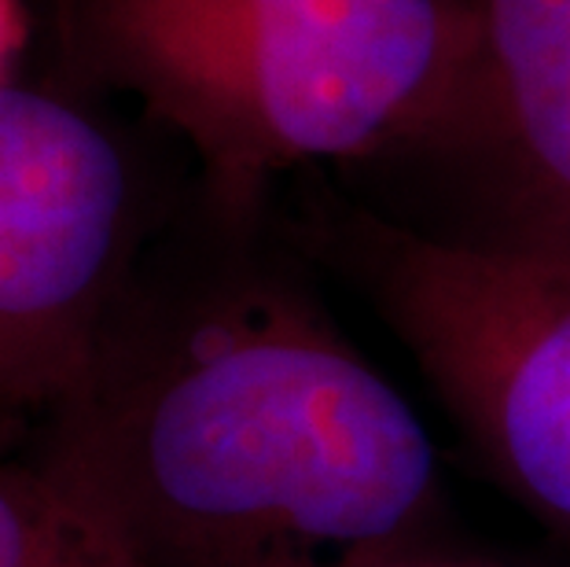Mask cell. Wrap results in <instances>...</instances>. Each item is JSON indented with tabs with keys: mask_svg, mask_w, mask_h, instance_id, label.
<instances>
[{
	"mask_svg": "<svg viewBox=\"0 0 570 567\" xmlns=\"http://www.w3.org/2000/svg\"><path fill=\"white\" fill-rule=\"evenodd\" d=\"M391 567H504V564H487V560H456V557H420V560H405V564H391Z\"/></svg>",
	"mask_w": 570,
	"mask_h": 567,
	"instance_id": "ba28073f",
	"label": "cell"
},
{
	"mask_svg": "<svg viewBox=\"0 0 570 567\" xmlns=\"http://www.w3.org/2000/svg\"><path fill=\"white\" fill-rule=\"evenodd\" d=\"M0 567H140L38 461L0 465Z\"/></svg>",
	"mask_w": 570,
	"mask_h": 567,
	"instance_id": "8992f818",
	"label": "cell"
},
{
	"mask_svg": "<svg viewBox=\"0 0 570 567\" xmlns=\"http://www.w3.org/2000/svg\"><path fill=\"white\" fill-rule=\"evenodd\" d=\"M48 30L56 75L185 144L225 218L324 166L453 163L475 100L471 0H48Z\"/></svg>",
	"mask_w": 570,
	"mask_h": 567,
	"instance_id": "7a4b0ae2",
	"label": "cell"
},
{
	"mask_svg": "<svg viewBox=\"0 0 570 567\" xmlns=\"http://www.w3.org/2000/svg\"><path fill=\"white\" fill-rule=\"evenodd\" d=\"M265 218L196 196L163 225L33 461L140 567L434 557L449 505L428 428Z\"/></svg>",
	"mask_w": 570,
	"mask_h": 567,
	"instance_id": "6da1fadb",
	"label": "cell"
},
{
	"mask_svg": "<svg viewBox=\"0 0 570 567\" xmlns=\"http://www.w3.org/2000/svg\"><path fill=\"white\" fill-rule=\"evenodd\" d=\"M287 236L368 299L487 472L570 541V258L332 192L302 199Z\"/></svg>",
	"mask_w": 570,
	"mask_h": 567,
	"instance_id": "3957f363",
	"label": "cell"
},
{
	"mask_svg": "<svg viewBox=\"0 0 570 567\" xmlns=\"http://www.w3.org/2000/svg\"><path fill=\"white\" fill-rule=\"evenodd\" d=\"M30 41V11L27 0H0V81L16 78L19 56L27 52Z\"/></svg>",
	"mask_w": 570,
	"mask_h": 567,
	"instance_id": "52a82bcc",
	"label": "cell"
},
{
	"mask_svg": "<svg viewBox=\"0 0 570 567\" xmlns=\"http://www.w3.org/2000/svg\"><path fill=\"white\" fill-rule=\"evenodd\" d=\"M475 100L453 163L479 233L570 258V0H471Z\"/></svg>",
	"mask_w": 570,
	"mask_h": 567,
	"instance_id": "5b68a950",
	"label": "cell"
},
{
	"mask_svg": "<svg viewBox=\"0 0 570 567\" xmlns=\"http://www.w3.org/2000/svg\"><path fill=\"white\" fill-rule=\"evenodd\" d=\"M163 214L148 159L100 96L0 81V405L78 391Z\"/></svg>",
	"mask_w": 570,
	"mask_h": 567,
	"instance_id": "277c9868",
	"label": "cell"
}]
</instances>
